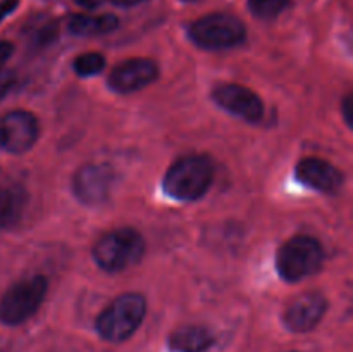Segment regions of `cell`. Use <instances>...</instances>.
Returning <instances> with one entry per match:
<instances>
[{
  "label": "cell",
  "instance_id": "1",
  "mask_svg": "<svg viewBox=\"0 0 353 352\" xmlns=\"http://www.w3.org/2000/svg\"><path fill=\"white\" fill-rule=\"evenodd\" d=\"M214 182V162L203 154L179 157L169 166L162 178V190L179 202L202 199Z\"/></svg>",
  "mask_w": 353,
  "mask_h": 352
},
{
  "label": "cell",
  "instance_id": "2",
  "mask_svg": "<svg viewBox=\"0 0 353 352\" xmlns=\"http://www.w3.org/2000/svg\"><path fill=\"white\" fill-rule=\"evenodd\" d=\"M145 238L133 228H119L102 235L92 248L97 266L105 273H121L133 268L145 254Z\"/></svg>",
  "mask_w": 353,
  "mask_h": 352
},
{
  "label": "cell",
  "instance_id": "3",
  "mask_svg": "<svg viewBox=\"0 0 353 352\" xmlns=\"http://www.w3.org/2000/svg\"><path fill=\"white\" fill-rule=\"evenodd\" d=\"M147 300L141 293L128 292L116 297L97 317L95 328L100 337L112 344L128 340L143 323Z\"/></svg>",
  "mask_w": 353,
  "mask_h": 352
},
{
  "label": "cell",
  "instance_id": "4",
  "mask_svg": "<svg viewBox=\"0 0 353 352\" xmlns=\"http://www.w3.org/2000/svg\"><path fill=\"white\" fill-rule=\"evenodd\" d=\"M324 248L319 240L309 235H295L286 240L276 254V268L285 282L296 283L321 271Z\"/></svg>",
  "mask_w": 353,
  "mask_h": 352
},
{
  "label": "cell",
  "instance_id": "5",
  "mask_svg": "<svg viewBox=\"0 0 353 352\" xmlns=\"http://www.w3.org/2000/svg\"><path fill=\"white\" fill-rule=\"evenodd\" d=\"M190 40L203 50H228L247 40V28L233 14L214 12L193 21Z\"/></svg>",
  "mask_w": 353,
  "mask_h": 352
},
{
  "label": "cell",
  "instance_id": "6",
  "mask_svg": "<svg viewBox=\"0 0 353 352\" xmlns=\"http://www.w3.org/2000/svg\"><path fill=\"white\" fill-rule=\"evenodd\" d=\"M47 290L48 282L41 275L28 276L14 283L0 299V323L17 326L30 320L40 309Z\"/></svg>",
  "mask_w": 353,
  "mask_h": 352
},
{
  "label": "cell",
  "instance_id": "7",
  "mask_svg": "<svg viewBox=\"0 0 353 352\" xmlns=\"http://www.w3.org/2000/svg\"><path fill=\"white\" fill-rule=\"evenodd\" d=\"M116 169L105 162H86L72 176V192L81 204L102 206L109 200L116 185Z\"/></svg>",
  "mask_w": 353,
  "mask_h": 352
},
{
  "label": "cell",
  "instance_id": "8",
  "mask_svg": "<svg viewBox=\"0 0 353 352\" xmlns=\"http://www.w3.org/2000/svg\"><path fill=\"white\" fill-rule=\"evenodd\" d=\"M212 99L221 109L247 123H261L264 102L254 90L238 83H221L212 90Z\"/></svg>",
  "mask_w": 353,
  "mask_h": 352
},
{
  "label": "cell",
  "instance_id": "9",
  "mask_svg": "<svg viewBox=\"0 0 353 352\" xmlns=\"http://www.w3.org/2000/svg\"><path fill=\"white\" fill-rule=\"evenodd\" d=\"M38 119L28 110H10L0 119V147L9 154H24L38 140Z\"/></svg>",
  "mask_w": 353,
  "mask_h": 352
},
{
  "label": "cell",
  "instance_id": "10",
  "mask_svg": "<svg viewBox=\"0 0 353 352\" xmlns=\"http://www.w3.org/2000/svg\"><path fill=\"white\" fill-rule=\"evenodd\" d=\"M159 78V66L152 59L134 57L119 62L109 75V86L116 93L138 92Z\"/></svg>",
  "mask_w": 353,
  "mask_h": 352
},
{
  "label": "cell",
  "instance_id": "11",
  "mask_svg": "<svg viewBox=\"0 0 353 352\" xmlns=\"http://www.w3.org/2000/svg\"><path fill=\"white\" fill-rule=\"evenodd\" d=\"M327 311V300L319 292H305L295 297L283 313V323L293 333L312 331Z\"/></svg>",
  "mask_w": 353,
  "mask_h": 352
},
{
  "label": "cell",
  "instance_id": "12",
  "mask_svg": "<svg viewBox=\"0 0 353 352\" xmlns=\"http://www.w3.org/2000/svg\"><path fill=\"white\" fill-rule=\"evenodd\" d=\"M295 176L303 186L326 195H333L343 185V173L321 157H305L299 161Z\"/></svg>",
  "mask_w": 353,
  "mask_h": 352
},
{
  "label": "cell",
  "instance_id": "13",
  "mask_svg": "<svg viewBox=\"0 0 353 352\" xmlns=\"http://www.w3.org/2000/svg\"><path fill=\"white\" fill-rule=\"evenodd\" d=\"M171 352H209L216 344V337L203 326H181L169 335Z\"/></svg>",
  "mask_w": 353,
  "mask_h": 352
},
{
  "label": "cell",
  "instance_id": "14",
  "mask_svg": "<svg viewBox=\"0 0 353 352\" xmlns=\"http://www.w3.org/2000/svg\"><path fill=\"white\" fill-rule=\"evenodd\" d=\"M26 207V192L16 185L0 186V230H7L19 223Z\"/></svg>",
  "mask_w": 353,
  "mask_h": 352
},
{
  "label": "cell",
  "instance_id": "15",
  "mask_svg": "<svg viewBox=\"0 0 353 352\" xmlns=\"http://www.w3.org/2000/svg\"><path fill=\"white\" fill-rule=\"evenodd\" d=\"M69 31L78 37H97L107 35L119 26V19L114 14H102V16H86L76 14L69 19Z\"/></svg>",
  "mask_w": 353,
  "mask_h": 352
},
{
  "label": "cell",
  "instance_id": "16",
  "mask_svg": "<svg viewBox=\"0 0 353 352\" xmlns=\"http://www.w3.org/2000/svg\"><path fill=\"white\" fill-rule=\"evenodd\" d=\"M72 68H74L76 75L83 76V78H86V76H95L99 72H102L103 68H105V57L102 54H99V52H86V54L78 55L74 59Z\"/></svg>",
  "mask_w": 353,
  "mask_h": 352
},
{
  "label": "cell",
  "instance_id": "17",
  "mask_svg": "<svg viewBox=\"0 0 353 352\" xmlns=\"http://www.w3.org/2000/svg\"><path fill=\"white\" fill-rule=\"evenodd\" d=\"M292 0H248V9L259 19H274Z\"/></svg>",
  "mask_w": 353,
  "mask_h": 352
},
{
  "label": "cell",
  "instance_id": "18",
  "mask_svg": "<svg viewBox=\"0 0 353 352\" xmlns=\"http://www.w3.org/2000/svg\"><path fill=\"white\" fill-rule=\"evenodd\" d=\"M59 37V24L55 21L50 23H45L43 26L38 28L33 35H31V43L37 48L48 47L50 43H54Z\"/></svg>",
  "mask_w": 353,
  "mask_h": 352
},
{
  "label": "cell",
  "instance_id": "19",
  "mask_svg": "<svg viewBox=\"0 0 353 352\" xmlns=\"http://www.w3.org/2000/svg\"><path fill=\"white\" fill-rule=\"evenodd\" d=\"M14 81H16V79H14V76L10 75V72H0V100L9 93Z\"/></svg>",
  "mask_w": 353,
  "mask_h": 352
},
{
  "label": "cell",
  "instance_id": "20",
  "mask_svg": "<svg viewBox=\"0 0 353 352\" xmlns=\"http://www.w3.org/2000/svg\"><path fill=\"white\" fill-rule=\"evenodd\" d=\"M17 3H19V0H0V23L16 10Z\"/></svg>",
  "mask_w": 353,
  "mask_h": 352
},
{
  "label": "cell",
  "instance_id": "21",
  "mask_svg": "<svg viewBox=\"0 0 353 352\" xmlns=\"http://www.w3.org/2000/svg\"><path fill=\"white\" fill-rule=\"evenodd\" d=\"M12 43H9V41H0V69H2V66L9 61V57L12 55Z\"/></svg>",
  "mask_w": 353,
  "mask_h": 352
},
{
  "label": "cell",
  "instance_id": "22",
  "mask_svg": "<svg viewBox=\"0 0 353 352\" xmlns=\"http://www.w3.org/2000/svg\"><path fill=\"white\" fill-rule=\"evenodd\" d=\"M352 95H347L343 100V116H345V121H347L348 126H352Z\"/></svg>",
  "mask_w": 353,
  "mask_h": 352
},
{
  "label": "cell",
  "instance_id": "23",
  "mask_svg": "<svg viewBox=\"0 0 353 352\" xmlns=\"http://www.w3.org/2000/svg\"><path fill=\"white\" fill-rule=\"evenodd\" d=\"M112 2L114 6L117 7H133V6H140V3L147 2V0H109Z\"/></svg>",
  "mask_w": 353,
  "mask_h": 352
},
{
  "label": "cell",
  "instance_id": "24",
  "mask_svg": "<svg viewBox=\"0 0 353 352\" xmlns=\"http://www.w3.org/2000/svg\"><path fill=\"white\" fill-rule=\"evenodd\" d=\"M74 2L78 3V6L85 7V9H95L100 3V0H74Z\"/></svg>",
  "mask_w": 353,
  "mask_h": 352
}]
</instances>
